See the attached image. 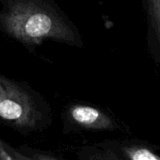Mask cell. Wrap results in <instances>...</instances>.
I'll list each match as a JSON object with an SVG mask.
<instances>
[{
  "mask_svg": "<svg viewBox=\"0 0 160 160\" xmlns=\"http://www.w3.org/2000/svg\"><path fill=\"white\" fill-rule=\"evenodd\" d=\"M0 27L28 45H38L46 39L76 45L80 40L76 28L46 0H5Z\"/></svg>",
  "mask_w": 160,
  "mask_h": 160,
  "instance_id": "cell-1",
  "label": "cell"
},
{
  "mask_svg": "<svg viewBox=\"0 0 160 160\" xmlns=\"http://www.w3.org/2000/svg\"><path fill=\"white\" fill-rule=\"evenodd\" d=\"M0 119L20 129H33L42 114L35 98L17 82L0 76Z\"/></svg>",
  "mask_w": 160,
  "mask_h": 160,
  "instance_id": "cell-2",
  "label": "cell"
},
{
  "mask_svg": "<svg viewBox=\"0 0 160 160\" xmlns=\"http://www.w3.org/2000/svg\"><path fill=\"white\" fill-rule=\"evenodd\" d=\"M74 124L85 129H108L113 127L111 120L101 111L85 105H75L69 111Z\"/></svg>",
  "mask_w": 160,
  "mask_h": 160,
  "instance_id": "cell-3",
  "label": "cell"
},
{
  "mask_svg": "<svg viewBox=\"0 0 160 160\" xmlns=\"http://www.w3.org/2000/svg\"><path fill=\"white\" fill-rule=\"evenodd\" d=\"M151 40L155 52H160V0H147Z\"/></svg>",
  "mask_w": 160,
  "mask_h": 160,
  "instance_id": "cell-4",
  "label": "cell"
},
{
  "mask_svg": "<svg viewBox=\"0 0 160 160\" xmlns=\"http://www.w3.org/2000/svg\"><path fill=\"white\" fill-rule=\"evenodd\" d=\"M128 158L133 160H158L160 158L151 151L143 148L130 149L126 152Z\"/></svg>",
  "mask_w": 160,
  "mask_h": 160,
  "instance_id": "cell-5",
  "label": "cell"
},
{
  "mask_svg": "<svg viewBox=\"0 0 160 160\" xmlns=\"http://www.w3.org/2000/svg\"><path fill=\"white\" fill-rule=\"evenodd\" d=\"M0 159H30V158L21 155L0 140Z\"/></svg>",
  "mask_w": 160,
  "mask_h": 160,
  "instance_id": "cell-6",
  "label": "cell"
}]
</instances>
